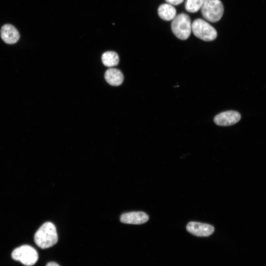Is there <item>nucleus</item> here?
<instances>
[{
    "label": "nucleus",
    "mask_w": 266,
    "mask_h": 266,
    "mask_svg": "<svg viewBox=\"0 0 266 266\" xmlns=\"http://www.w3.org/2000/svg\"><path fill=\"white\" fill-rule=\"evenodd\" d=\"M58 234L55 225L50 222L44 223L36 232L34 240L40 248L46 249L54 245L58 241Z\"/></svg>",
    "instance_id": "nucleus-1"
},
{
    "label": "nucleus",
    "mask_w": 266,
    "mask_h": 266,
    "mask_svg": "<svg viewBox=\"0 0 266 266\" xmlns=\"http://www.w3.org/2000/svg\"><path fill=\"white\" fill-rule=\"evenodd\" d=\"M192 24L190 17L186 14L181 13L172 20L171 29L173 33L179 39H187L192 32Z\"/></svg>",
    "instance_id": "nucleus-2"
},
{
    "label": "nucleus",
    "mask_w": 266,
    "mask_h": 266,
    "mask_svg": "<svg viewBox=\"0 0 266 266\" xmlns=\"http://www.w3.org/2000/svg\"><path fill=\"white\" fill-rule=\"evenodd\" d=\"M203 18L210 22L219 21L224 13V6L220 0H204L200 8Z\"/></svg>",
    "instance_id": "nucleus-3"
},
{
    "label": "nucleus",
    "mask_w": 266,
    "mask_h": 266,
    "mask_svg": "<svg viewBox=\"0 0 266 266\" xmlns=\"http://www.w3.org/2000/svg\"><path fill=\"white\" fill-rule=\"evenodd\" d=\"M191 27L194 34L203 41H211L215 39L217 36L215 29L203 19L195 20Z\"/></svg>",
    "instance_id": "nucleus-4"
},
{
    "label": "nucleus",
    "mask_w": 266,
    "mask_h": 266,
    "mask_svg": "<svg viewBox=\"0 0 266 266\" xmlns=\"http://www.w3.org/2000/svg\"><path fill=\"white\" fill-rule=\"evenodd\" d=\"M11 256L13 259L20 262L26 266H33L38 258L36 250L28 245H24L16 248L13 251Z\"/></svg>",
    "instance_id": "nucleus-5"
},
{
    "label": "nucleus",
    "mask_w": 266,
    "mask_h": 266,
    "mask_svg": "<svg viewBox=\"0 0 266 266\" xmlns=\"http://www.w3.org/2000/svg\"><path fill=\"white\" fill-rule=\"evenodd\" d=\"M241 119L240 114L236 111L229 110L220 113L214 118V123L220 126H229L237 123Z\"/></svg>",
    "instance_id": "nucleus-6"
},
{
    "label": "nucleus",
    "mask_w": 266,
    "mask_h": 266,
    "mask_svg": "<svg viewBox=\"0 0 266 266\" xmlns=\"http://www.w3.org/2000/svg\"><path fill=\"white\" fill-rule=\"evenodd\" d=\"M187 231L197 236L206 237L212 234L214 232L213 226L205 223L190 222L186 226Z\"/></svg>",
    "instance_id": "nucleus-7"
},
{
    "label": "nucleus",
    "mask_w": 266,
    "mask_h": 266,
    "mask_svg": "<svg viewBox=\"0 0 266 266\" xmlns=\"http://www.w3.org/2000/svg\"><path fill=\"white\" fill-rule=\"evenodd\" d=\"M148 219V215L141 211L125 213L121 215L120 217V221L122 223L136 225L145 223Z\"/></svg>",
    "instance_id": "nucleus-8"
},
{
    "label": "nucleus",
    "mask_w": 266,
    "mask_h": 266,
    "mask_svg": "<svg viewBox=\"0 0 266 266\" xmlns=\"http://www.w3.org/2000/svg\"><path fill=\"white\" fill-rule=\"evenodd\" d=\"M0 35L3 41L8 44L16 43L20 38L18 30L13 25L8 24L1 27Z\"/></svg>",
    "instance_id": "nucleus-9"
},
{
    "label": "nucleus",
    "mask_w": 266,
    "mask_h": 266,
    "mask_svg": "<svg viewBox=\"0 0 266 266\" xmlns=\"http://www.w3.org/2000/svg\"><path fill=\"white\" fill-rule=\"evenodd\" d=\"M104 77L106 81L112 86L121 85L124 79V76L121 71L116 68H110L105 72Z\"/></svg>",
    "instance_id": "nucleus-10"
},
{
    "label": "nucleus",
    "mask_w": 266,
    "mask_h": 266,
    "mask_svg": "<svg viewBox=\"0 0 266 266\" xmlns=\"http://www.w3.org/2000/svg\"><path fill=\"white\" fill-rule=\"evenodd\" d=\"M160 17L165 21L173 20L176 16V10L173 5L168 3L162 4L158 8Z\"/></svg>",
    "instance_id": "nucleus-11"
},
{
    "label": "nucleus",
    "mask_w": 266,
    "mask_h": 266,
    "mask_svg": "<svg viewBox=\"0 0 266 266\" xmlns=\"http://www.w3.org/2000/svg\"><path fill=\"white\" fill-rule=\"evenodd\" d=\"M101 60L103 65L107 67L117 65L119 61L118 54L114 51H106L103 53Z\"/></svg>",
    "instance_id": "nucleus-12"
},
{
    "label": "nucleus",
    "mask_w": 266,
    "mask_h": 266,
    "mask_svg": "<svg viewBox=\"0 0 266 266\" xmlns=\"http://www.w3.org/2000/svg\"><path fill=\"white\" fill-rule=\"evenodd\" d=\"M203 1L204 0H186L185 8L189 12H196L200 9Z\"/></svg>",
    "instance_id": "nucleus-13"
},
{
    "label": "nucleus",
    "mask_w": 266,
    "mask_h": 266,
    "mask_svg": "<svg viewBox=\"0 0 266 266\" xmlns=\"http://www.w3.org/2000/svg\"><path fill=\"white\" fill-rule=\"evenodd\" d=\"M166 2L172 5H177L181 4L184 0H165Z\"/></svg>",
    "instance_id": "nucleus-14"
},
{
    "label": "nucleus",
    "mask_w": 266,
    "mask_h": 266,
    "mask_svg": "<svg viewBox=\"0 0 266 266\" xmlns=\"http://www.w3.org/2000/svg\"><path fill=\"white\" fill-rule=\"evenodd\" d=\"M46 266H60L58 264L55 262H49L48 263Z\"/></svg>",
    "instance_id": "nucleus-15"
}]
</instances>
